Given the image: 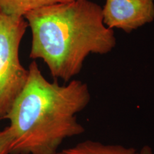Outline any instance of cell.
Returning a JSON list of instances; mask_svg holds the SVG:
<instances>
[{
    "label": "cell",
    "instance_id": "obj_1",
    "mask_svg": "<svg viewBox=\"0 0 154 154\" xmlns=\"http://www.w3.org/2000/svg\"><path fill=\"white\" fill-rule=\"evenodd\" d=\"M87 84L49 82L35 61L5 119L13 134L10 154H57L63 140L85 132L77 115L91 101Z\"/></svg>",
    "mask_w": 154,
    "mask_h": 154
},
{
    "label": "cell",
    "instance_id": "obj_8",
    "mask_svg": "<svg viewBox=\"0 0 154 154\" xmlns=\"http://www.w3.org/2000/svg\"><path fill=\"white\" fill-rule=\"evenodd\" d=\"M135 154H154L152 149L148 146H144L139 151H136Z\"/></svg>",
    "mask_w": 154,
    "mask_h": 154
},
{
    "label": "cell",
    "instance_id": "obj_3",
    "mask_svg": "<svg viewBox=\"0 0 154 154\" xmlns=\"http://www.w3.org/2000/svg\"><path fill=\"white\" fill-rule=\"evenodd\" d=\"M24 17L0 11V121L5 119L28 77L19 59V47L26 29Z\"/></svg>",
    "mask_w": 154,
    "mask_h": 154
},
{
    "label": "cell",
    "instance_id": "obj_2",
    "mask_svg": "<svg viewBox=\"0 0 154 154\" xmlns=\"http://www.w3.org/2000/svg\"><path fill=\"white\" fill-rule=\"evenodd\" d=\"M24 18L32 31L29 57L42 59L52 77L66 83L79 74L91 54H106L116 46L102 7L89 0L47 6Z\"/></svg>",
    "mask_w": 154,
    "mask_h": 154
},
{
    "label": "cell",
    "instance_id": "obj_4",
    "mask_svg": "<svg viewBox=\"0 0 154 154\" xmlns=\"http://www.w3.org/2000/svg\"><path fill=\"white\" fill-rule=\"evenodd\" d=\"M102 15L108 28L129 34L154 20V0H106Z\"/></svg>",
    "mask_w": 154,
    "mask_h": 154
},
{
    "label": "cell",
    "instance_id": "obj_7",
    "mask_svg": "<svg viewBox=\"0 0 154 154\" xmlns=\"http://www.w3.org/2000/svg\"><path fill=\"white\" fill-rule=\"evenodd\" d=\"M13 143V134L10 127L0 129V154H10Z\"/></svg>",
    "mask_w": 154,
    "mask_h": 154
},
{
    "label": "cell",
    "instance_id": "obj_6",
    "mask_svg": "<svg viewBox=\"0 0 154 154\" xmlns=\"http://www.w3.org/2000/svg\"><path fill=\"white\" fill-rule=\"evenodd\" d=\"M74 0H0V11L12 16L24 17L31 11Z\"/></svg>",
    "mask_w": 154,
    "mask_h": 154
},
{
    "label": "cell",
    "instance_id": "obj_5",
    "mask_svg": "<svg viewBox=\"0 0 154 154\" xmlns=\"http://www.w3.org/2000/svg\"><path fill=\"white\" fill-rule=\"evenodd\" d=\"M132 147L119 144H104L93 140H86L61 152L63 154H135Z\"/></svg>",
    "mask_w": 154,
    "mask_h": 154
},
{
    "label": "cell",
    "instance_id": "obj_9",
    "mask_svg": "<svg viewBox=\"0 0 154 154\" xmlns=\"http://www.w3.org/2000/svg\"><path fill=\"white\" fill-rule=\"evenodd\" d=\"M57 154H63V153H61V152L60 151V152H58V153H57Z\"/></svg>",
    "mask_w": 154,
    "mask_h": 154
}]
</instances>
